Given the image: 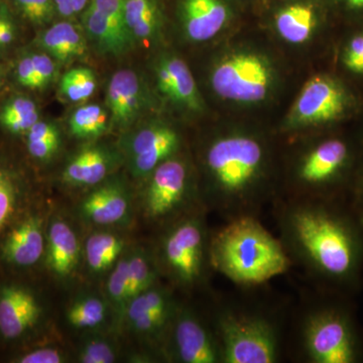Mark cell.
<instances>
[{
  "label": "cell",
  "mask_w": 363,
  "mask_h": 363,
  "mask_svg": "<svg viewBox=\"0 0 363 363\" xmlns=\"http://www.w3.org/2000/svg\"><path fill=\"white\" fill-rule=\"evenodd\" d=\"M26 147L30 156L38 160H45L58 149L59 140H26Z\"/></svg>",
  "instance_id": "40"
},
{
  "label": "cell",
  "mask_w": 363,
  "mask_h": 363,
  "mask_svg": "<svg viewBox=\"0 0 363 363\" xmlns=\"http://www.w3.org/2000/svg\"><path fill=\"white\" fill-rule=\"evenodd\" d=\"M88 0H73V7L75 14L81 13L84 11L86 6H87Z\"/></svg>",
  "instance_id": "44"
},
{
  "label": "cell",
  "mask_w": 363,
  "mask_h": 363,
  "mask_svg": "<svg viewBox=\"0 0 363 363\" xmlns=\"http://www.w3.org/2000/svg\"><path fill=\"white\" fill-rule=\"evenodd\" d=\"M38 44L50 56L61 62L71 61L86 52L84 35L69 21H61L44 30Z\"/></svg>",
  "instance_id": "23"
},
{
  "label": "cell",
  "mask_w": 363,
  "mask_h": 363,
  "mask_svg": "<svg viewBox=\"0 0 363 363\" xmlns=\"http://www.w3.org/2000/svg\"><path fill=\"white\" fill-rule=\"evenodd\" d=\"M106 104L111 123L116 128H126L138 116L143 105V90L135 72L117 71L107 88Z\"/></svg>",
  "instance_id": "17"
},
{
  "label": "cell",
  "mask_w": 363,
  "mask_h": 363,
  "mask_svg": "<svg viewBox=\"0 0 363 363\" xmlns=\"http://www.w3.org/2000/svg\"><path fill=\"white\" fill-rule=\"evenodd\" d=\"M97 88L94 72L88 68L71 69L60 81V92L71 102L89 99Z\"/></svg>",
  "instance_id": "29"
},
{
  "label": "cell",
  "mask_w": 363,
  "mask_h": 363,
  "mask_svg": "<svg viewBox=\"0 0 363 363\" xmlns=\"http://www.w3.org/2000/svg\"><path fill=\"white\" fill-rule=\"evenodd\" d=\"M26 135V140H59V133L52 123L39 121Z\"/></svg>",
  "instance_id": "41"
},
{
  "label": "cell",
  "mask_w": 363,
  "mask_h": 363,
  "mask_svg": "<svg viewBox=\"0 0 363 363\" xmlns=\"http://www.w3.org/2000/svg\"><path fill=\"white\" fill-rule=\"evenodd\" d=\"M108 123V112L99 104L79 107L69 119L72 135L79 138H98L107 130Z\"/></svg>",
  "instance_id": "27"
},
{
  "label": "cell",
  "mask_w": 363,
  "mask_h": 363,
  "mask_svg": "<svg viewBox=\"0 0 363 363\" xmlns=\"http://www.w3.org/2000/svg\"><path fill=\"white\" fill-rule=\"evenodd\" d=\"M344 67L355 75H363V30L355 33L344 45L342 57Z\"/></svg>",
  "instance_id": "34"
},
{
  "label": "cell",
  "mask_w": 363,
  "mask_h": 363,
  "mask_svg": "<svg viewBox=\"0 0 363 363\" xmlns=\"http://www.w3.org/2000/svg\"><path fill=\"white\" fill-rule=\"evenodd\" d=\"M150 177L143 206L150 220L180 218L182 212L195 210L190 208L192 187L185 160L176 155L159 164Z\"/></svg>",
  "instance_id": "10"
},
{
  "label": "cell",
  "mask_w": 363,
  "mask_h": 363,
  "mask_svg": "<svg viewBox=\"0 0 363 363\" xmlns=\"http://www.w3.org/2000/svg\"><path fill=\"white\" fill-rule=\"evenodd\" d=\"M181 16L188 39L204 43L226 28L231 13L223 0H184Z\"/></svg>",
  "instance_id": "15"
},
{
  "label": "cell",
  "mask_w": 363,
  "mask_h": 363,
  "mask_svg": "<svg viewBox=\"0 0 363 363\" xmlns=\"http://www.w3.org/2000/svg\"><path fill=\"white\" fill-rule=\"evenodd\" d=\"M202 208L174 221L162 236L161 260L174 283L192 289L201 283L210 262V240Z\"/></svg>",
  "instance_id": "7"
},
{
  "label": "cell",
  "mask_w": 363,
  "mask_h": 363,
  "mask_svg": "<svg viewBox=\"0 0 363 363\" xmlns=\"http://www.w3.org/2000/svg\"><path fill=\"white\" fill-rule=\"evenodd\" d=\"M157 84L162 94L188 111L204 109L201 94L187 64L179 57L167 55L156 65Z\"/></svg>",
  "instance_id": "14"
},
{
  "label": "cell",
  "mask_w": 363,
  "mask_h": 363,
  "mask_svg": "<svg viewBox=\"0 0 363 363\" xmlns=\"http://www.w3.org/2000/svg\"><path fill=\"white\" fill-rule=\"evenodd\" d=\"M354 107V98L340 80L329 75L310 78L286 117L289 130L318 128L342 121Z\"/></svg>",
  "instance_id": "9"
},
{
  "label": "cell",
  "mask_w": 363,
  "mask_h": 363,
  "mask_svg": "<svg viewBox=\"0 0 363 363\" xmlns=\"http://www.w3.org/2000/svg\"><path fill=\"white\" fill-rule=\"evenodd\" d=\"M168 338H171V353L178 362L223 363L220 344L213 327H207L190 310L177 309L167 333Z\"/></svg>",
  "instance_id": "11"
},
{
  "label": "cell",
  "mask_w": 363,
  "mask_h": 363,
  "mask_svg": "<svg viewBox=\"0 0 363 363\" xmlns=\"http://www.w3.org/2000/svg\"><path fill=\"white\" fill-rule=\"evenodd\" d=\"M80 247L77 236L66 222H52L48 238V262L55 274L66 277L78 264Z\"/></svg>",
  "instance_id": "20"
},
{
  "label": "cell",
  "mask_w": 363,
  "mask_h": 363,
  "mask_svg": "<svg viewBox=\"0 0 363 363\" xmlns=\"http://www.w3.org/2000/svg\"><path fill=\"white\" fill-rule=\"evenodd\" d=\"M213 328L223 363H276L281 353L278 326L259 313L225 307L215 316Z\"/></svg>",
  "instance_id": "6"
},
{
  "label": "cell",
  "mask_w": 363,
  "mask_h": 363,
  "mask_svg": "<svg viewBox=\"0 0 363 363\" xmlns=\"http://www.w3.org/2000/svg\"><path fill=\"white\" fill-rule=\"evenodd\" d=\"M16 78L18 84L28 89H42L30 54L21 57L16 63Z\"/></svg>",
  "instance_id": "36"
},
{
  "label": "cell",
  "mask_w": 363,
  "mask_h": 363,
  "mask_svg": "<svg viewBox=\"0 0 363 363\" xmlns=\"http://www.w3.org/2000/svg\"><path fill=\"white\" fill-rule=\"evenodd\" d=\"M277 33L285 42L301 45L311 39L318 26L316 9L311 4H292L281 9L274 20Z\"/></svg>",
  "instance_id": "21"
},
{
  "label": "cell",
  "mask_w": 363,
  "mask_h": 363,
  "mask_svg": "<svg viewBox=\"0 0 363 363\" xmlns=\"http://www.w3.org/2000/svg\"><path fill=\"white\" fill-rule=\"evenodd\" d=\"M123 241L111 233H95L86 242V259L93 272L106 271L123 252Z\"/></svg>",
  "instance_id": "26"
},
{
  "label": "cell",
  "mask_w": 363,
  "mask_h": 363,
  "mask_svg": "<svg viewBox=\"0 0 363 363\" xmlns=\"http://www.w3.org/2000/svg\"><path fill=\"white\" fill-rule=\"evenodd\" d=\"M210 262L212 269L243 286L267 283L292 264L279 238L255 216L231 219L212 234Z\"/></svg>",
  "instance_id": "3"
},
{
  "label": "cell",
  "mask_w": 363,
  "mask_h": 363,
  "mask_svg": "<svg viewBox=\"0 0 363 363\" xmlns=\"http://www.w3.org/2000/svg\"><path fill=\"white\" fill-rule=\"evenodd\" d=\"M83 23L91 39L105 54H123L135 42L124 20L123 0L89 4L83 14Z\"/></svg>",
  "instance_id": "12"
},
{
  "label": "cell",
  "mask_w": 363,
  "mask_h": 363,
  "mask_svg": "<svg viewBox=\"0 0 363 363\" xmlns=\"http://www.w3.org/2000/svg\"><path fill=\"white\" fill-rule=\"evenodd\" d=\"M274 71L259 52H233L222 57L211 72V86L222 99L240 104L264 101L271 94Z\"/></svg>",
  "instance_id": "8"
},
{
  "label": "cell",
  "mask_w": 363,
  "mask_h": 363,
  "mask_svg": "<svg viewBox=\"0 0 363 363\" xmlns=\"http://www.w3.org/2000/svg\"><path fill=\"white\" fill-rule=\"evenodd\" d=\"M206 204L225 219L259 217L274 198L271 152L259 135L231 131L207 143L203 156Z\"/></svg>",
  "instance_id": "2"
},
{
  "label": "cell",
  "mask_w": 363,
  "mask_h": 363,
  "mask_svg": "<svg viewBox=\"0 0 363 363\" xmlns=\"http://www.w3.org/2000/svg\"><path fill=\"white\" fill-rule=\"evenodd\" d=\"M21 363H61L65 362L61 351L56 348H40L26 353L18 360Z\"/></svg>",
  "instance_id": "39"
},
{
  "label": "cell",
  "mask_w": 363,
  "mask_h": 363,
  "mask_svg": "<svg viewBox=\"0 0 363 363\" xmlns=\"http://www.w3.org/2000/svg\"><path fill=\"white\" fill-rule=\"evenodd\" d=\"M180 135L166 124L145 126L130 140V169L138 178L150 176L162 162L178 155Z\"/></svg>",
  "instance_id": "13"
},
{
  "label": "cell",
  "mask_w": 363,
  "mask_h": 363,
  "mask_svg": "<svg viewBox=\"0 0 363 363\" xmlns=\"http://www.w3.org/2000/svg\"><path fill=\"white\" fill-rule=\"evenodd\" d=\"M79 360L83 363H111L116 360V350L107 341L94 339L85 344Z\"/></svg>",
  "instance_id": "35"
},
{
  "label": "cell",
  "mask_w": 363,
  "mask_h": 363,
  "mask_svg": "<svg viewBox=\"0 0 363 363\" xmlns=\"http://www.w3.org/2000/svg\"><path fill=\"white\" fill-rule=\"evenodd\" d=\"M18 13L33 26H42L52 21L54 0H13Z\"/></svg>",
  "instance_id": "31"
},
{
  "label": "cell",
  "mask_w": 363,
  "mask_h": 363,
  "mask_svg": "<svg viewBox=\"0 0 363 363\" xmlns=\"http://www.w3.org/2000/svg\"><path fill=\"white\" fill-rule=\"evenodd\" d=\"M128 257L117 262L107 283V291L112 302L119 308L128 304Z\"/></svg>",
  "instance_id": "32"
},
{
  "label": "cell",
  "mask_w": 363,
  "mask_h": 363,
  "mask_svg": "<svg viewBox=\"0 0 363 363\" xmlns=\"http://www.w3.org/2000/svg\"><path fill=\"white\" fill-rule=\"evenodd\" d=\"M40 308L32 294L9 286L0 292V333L4 338L20 337L39 319Z\"/></svg>",
  "instance_id": "16"
},
{
  "label": "cell",
  "mask_w": 363,
  "mask_h": 363,
  "mask_svg": "<svg viewBox=\"0 0 363 363\" xmlns=\"http://www.w3.org/2000/svg\"><path fill=\"white\" fill-rule=\"evenodd\" d=\"M30 57L40 84L44 88L52 83L56 76L57 67L54 59L45 52H33Z\"/></svg>",
  "instance_id": "38"
},
{
  "label": "cell",
  "mask_w": 363,
  "mask_h": 363,
  "mask_svg": "<svg viewBox=\"0 0 363 363\" xmlns=\"http://www.w3.org/2000/svg\"><path fill=\"white\" fill-rule=\"evenodd\" d=\"M348 199L363 221V164L358 169Z\"/></svg>",
  "instance_id": "42"
},
{
  "label": "cell",
  "mask_w": 363,
  "mask_h": 363,
  "mask_svg": "<svg viewBox=\"0 0 363 363\" xmlns=\"http://www.w3.org/2000/svg\"><path fill=\"white\" fill-rule=\"evenodd\" d=\"M346 11L355 14H363V0H339Z\"/></svg>",
  "instance_id": "43"
},
{
  "label": "cell",
  "mask_w": 363,
  "mask_h": 363,
  "mask_svg": "<svg viewBox=\"0 0 363 363\" xmlns=\"http://www.w3.org/2000/svg\"><path fill=\"white\" fill-rule=\"evenodd\" d=\"M152 262L147 253L142 250H138L128 257V300L156 285L159 272Z\"/></svg>",
  "instance_id": "28"
},
{
  "label": "cell",
  "mask_w": 363,
  "mask_h": 363,
  "mask_svg": "<svg viewBox=\"0 0 363 363\" xmlns=\"http://www.w3.org/2000/svg\"><path fill=\"white\" fill-rule=\"evenodd\" d=\"M18 35V26L13 14L4 2L0 4V50L13 44Z\"/></svg>",
  "instance_id": "37"
},
{
  "label": "cell",
  "mask_w": 363,
  "mask_h": 363,
  "mask_svg": "<svg viewBox=\"0 0 363 363\" xmlns=\"http://www.w3.org/2000/svg\"><path fill=\"white\" fill-rule=\"evenodd\" d=\"M39 121V108L30 97L11 98L0 109V124L16 135L28 133Z\"/></svg>",
  "instance_id": "25"
},
{
  "label": "cell",
  "mask_w": 363,
  "mask_h": 363,
  "mask_svg": "<svg viewBox=\"0 0 363 363\" xmlns=\"http://www.w3.org/2000/svg\"><path fill=\"white\" fill-rule=\"evenodd\" d=\"M300 342L306 362L358 363L363 360V337L347 308L335 303L318 305L306 313Z\"/></svg>",
  "instance_id": "5"
},
{
  "label": "cell",
  "mask_w": 363,
  "mask_h": 363,
  "mask_svg": "<svg viewBox=\"0 0 363 363\" xmlns=\"http://www.w3.org/2000/svg\"><path fill=\"white\" fill-rule=\"evenodd\" d=\"M4 79H6V69L0 64V87L4 85Z\"/></svg>",
  "instance_id": "45"
},
{
  "label": "cell",
  "mask_w": 363,
  "mask_h": 363,
  "mask_svg": "<svg viewBox=\"0 0 363 363\" xmlns=\"http://www.w3.org/2000/svg\"><path fill=\"white\" fill-rule=\"evenodd\" d=\"M130 209V198L123 187L106 184L91 192L81 205L83 215L98 225L121 223Z\"/></svg>",
  "instance_id": "18"
},
{
  "label": "cell",
  "mask_w": 363,
  "mask_h": 363,
  "mask_svg": "<svg viewBox=\"0 0 363 363\" xmlns=\"http://www.w3.org/2000/svg\"><path fill=\"white\" fill-rule=\"evenodd\" d=\"M279 240L293 262L337 292L359 285L363 221L350 199L288 198L274 204Z\"/></svg>",
  "instance_id": "1"
},
{
  "label": "cell",
  "mask_w": 363,
  "mask_h": 363,
  "mask_svg": "<svg viewBox=\"0 0 363 363\" xmlns=\"http://www.w3.org/2000/svg\"><path fill=\"white\" fill-rule=\"evenodd\" d=\"M1 2H4V1H2V0H0V4H1Z\"/></svg>",
  "instance_id": "46"
},
{
  "label": "cell",
  "mask_w": 363,
  "mask_h": 363,
  "mask_svg": "<svg viewBox=\"0 0 363 363\" xmlns=\"http://www.w3.org/2000/svg\"><path fill=\"white\" fill-rule=\"evenodd\" d=\"M357 150L342 136L332 135L312 143L294 162L292 192L289 198L345 199L357 176Z\"/></svg>",
  "instance_id": "4"
},
{
  "label": "cell",
  "mask_w": 363,
  "mask_h": 363,
  "mask_svg": "<svg viewBox=\"0 0 363 363\" xmlns=\"http://www.w3.org/2000/svg\"><path fill=\"white\" fill-rule=\"evenodd\" d=\"M69 323L78 329L94 328L106 317L104 301L95 297L79 298L68 310Z\"/></svg>",
  "instance_id": "30"
},
{
  "label": "cell",
  "mask_w": 363,
  "mask_h": 363,
  "mask_svg": "<svg viewBox=\"0 0 363 363\" xmlns=\"http://www.w3.org/2000/svg\"><path fill=\"white\" fill-rule=\"evenodd\" d=\"M44 248L42 221L30 217L9 234L4 245V255L11 264L30 267L42 257Z\"/></svg>",
  "instance_id": "19"
},
{
  "label": "cell",
  "mask_w": 363,
  "mask_h": 363,
  "mask_svg": "<svg viewBox=\"0 0 363 363\" xmlns=\"http://www.w3.org/2000/svg\"><path fill=\"white\" fill-rule=\"evenodd\" d=\"M124 20L131 37L154 43L162 33L161 9L156 0H123Z\"/></svg>",
  "instance_id": "22"
},
{
  "label": "cell",
  "mask_w": 363,
  "mask_h": 363,
  "mask_svg": "<svg viewBox=\"0 0 363 363\" xmlns=\"http://www.w3.org/2000/svg\"><path fill=\"white\" fill-rule=\"evenodd\" d=\"M16 204V187L13 176L0 168V230L13 216Z\"/></svg>",
  "instance_id": "33"
},
{
  "label": "cell",
  "mask_w": 363,
  "mask_h": 363,
  "mask_svg": "<svg viewBox=\"0 0 363 363\" xmlns=\"http://www.w3.org/2000/svg\"><path fill=\"white\" fill-rule=\"evenodd\" d=\"M111 167V157L104 150H84L69 162L64 172V180L71 185H96L104 180Z\"/></svg>",
  "instance_id": "24"
}]
</instances>
